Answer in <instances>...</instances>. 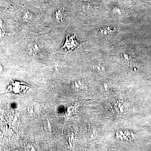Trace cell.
Returning <instances> with one entry per match:
<instances>
[{
    "label": "cell",
    "instance_id": "cell-1",
    "mask_svg": "<svg viewBox=\"0 0 151 151\" xmlns=\"http://www.w3.org/2000/svg\"><path fill=\"white\" fill-rule=\"evenodd\" d=\"M81 42L78 40L76 36L67 35L65 44L62 47L61 50L64 52H68L81 46Z\"/></svg>",
    "mask_w": 151,
    "mask_h": 151
},
{
    "label": "cell",
    "instance_id": "cell-2",
    "mask_svg": "<svg viewBox=\"0 0 151 151\" xmlns=\"http://www.w3.org/2000/svg\"><path fill=\"white\" fill-rule=\"evenodd\" d=\"M29 86L23 82L13 81L11 82L9 87V92L15 94H24L29 89Z\"/></svg>",
    "mask_w": 151,
    "mask_h": 151
},
{
    "label": "cell",
    "instance_id": "cell-3",
    "mask_svg": "<svg viewBox=\"0 0 151 151\" xmlns=\"http://www.w3.org/2000/svg\"><path fill=\"white\" fill-rule=\"evenodd\" d=\"M116 136L118 139H120V140L128 142L134 139V135L129 130L122 129L118 131L116 133Z\"/></svg>",
    "mask_w": 151,
    "mask_h": 151
},
{
    "label": "cell",
    "instance_id": "cell-4",
    "mask_svg": "<svg viewBox=\"0 0 151 151\" xmlns=\"http://www.w3.org/2000/svg\"><path fill=\"white\" fill-rule=\"evenodd\" d=\"M114 108L116 113L122 114L128 111L129 104L124 100H117L114 103Z\"/></svg>",
    "mask_w": 151,
    "mask_h": 151
},
{
    "label": "cell",
    "instance_id": "cell-5",
    "mask_svg": "<svg viewBox=\"0 0 151 151\" xmlns=\"http://www.w3.org/2000/svg\"><path fill=\"white\" fill-rule=\"evenodd\" d=\"M41 46L40 44L37 42H33L29 43L27 47L28 51L31 55H37L40 51Z\"/></svg>",
    "mask_w": 151,
    "mask_h": 151
},
{
    "label": "cell",
    "instance_id": "cell-6",
    "mask_svg": "<svg viewBox=\"0 0 151 151\" xmlns=\"http://www.w3.org/2000/svg\"><path fill=\"white\" fill-rule=\"evenodd\" d=\"M77 106L75 103L70 104L67 105L65 108V116L67 118H69L74 115L76 111V109Z\"/></svg>",
    "mask_w": 151,
    "mask_h": 151
},
{
    "label": "cell",
    "instance_id": "cell-7",
    "mask_svg": "<svg viewBox=\"0 0 151 151\" xmlns=\"http://www.w3.org/2000/svg\"><path fill=\"white\" fill-rule=\"evenodd\" d=\"M115 28L112 27H104L100 29V35L103 36H109L113 34L115 32Z\"/></svg>",
    "mask_w": 151,
    "mask_h": 151
},
{
    "label": "cell",
    "instance_id": "cell-8",
    "mask_svg": "<svg viewBox=\"0 0 151 151\" xmlns=\"http://www.w3.org/2000/svg\"><path fill=\"white\" fill-rule=\"evenodd\" d=\"M73 87L76 90H81L84 88V84L81 81H76L73 83Z\"/></svg>",
    "mask_w": 151,
    "mask_h": 151
},
{
    "label": "cell",
    "instance_id": "cell-9",
    "mask_svg": "<svg viewBox=\"0 0 151 151\" xmlns=\"http://www.w3.org/2000/svg\"><path fill=\"white\" fill-rule=\"evenodd\" d=\"M32 15L28 12H27L24 14L23 19L24 21H29L32 18Z\"/></svg>",
    "mask_w": 151,
    "mask_h": 151
},
{
    "label": "cell",
    "instance_id": "cell-10",
    "mask_svg": "<svg viewBox=\"0 0 151 151\" xmlns=\"http://www.w3.org/2000/svg\"><path fill=\"white\" fill-rule=\"evenodd\" d=\"M145 3L149 4L151 5V0H147L145 1Z\"/></svg>",
    "mask_w": 151,
    "mask_h": 151
}]
</instances>
